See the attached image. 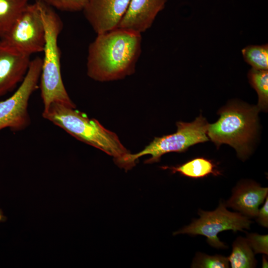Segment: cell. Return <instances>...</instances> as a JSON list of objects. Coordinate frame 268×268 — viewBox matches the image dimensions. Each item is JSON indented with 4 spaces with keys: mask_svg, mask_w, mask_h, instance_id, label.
Wrapping results in <instances>:
<instances>
[{
    "mask_svg": "<svg viewBox=\"0 0 268 268\" xmlns=\"http://www.w3.org/2000/svg\"><path fill=\"white\" fill-rule=\"evenodd\" d=\"M141 34L117 28L97 34L89 45L87 75L100 82L117 80L134 74L141 53Z\"/></svg>",
    "mask_w": 268,
    "mask_h": 268,
    "instance_id": "cell-1",
    "label": "cell"
},
{
    "mask_svg": "<svg viewBox=\"0 0 268 268\" xmlns=\"http://www.w3.org/2000/svg\"><path fill=\"white\" fill-rule=\"evenodd\" d=\"M42 117L76 139L112 156L119 167L127 170V159L131 153L118 135L105 129L97 120L63 104L54 103L43 110Z\"/></svg>",
    "mask_w": 268,
    "mask_h": 268,
    "instance_id": "cell-2",
    "label": "cell"
},
{
    "mask_svg": "<svg viewBox=\"0 0 268 268\" xmlns=\"http://www.w3.org/2000/svg\"><path fill=\"white\" fill-rule=\"evenodd\" d=\"M37 1L45 29L44 57L39 81L43 110L54 103L76 108L64 86L61 74V52L58 40L63 29V22L53 7L42 0Z\"/></svg>",
    "mask_w": 268,
    "mask_h": 268,
    "instance_id": "cell-3",
    "label": "cell"
},
{
    "mask_svg": "<svg viewBox=\"0 0 268 268\" xmlns=\"http://www.w3.org/2000/svg\"><path fill=\"white\" fill-rule=\"evenodd\" d=\"M257 106L246 107L232 104L219 111L217 122L208 124L207 135L218 147L223 143L232 146L238 157L246 159L250 152L249 144L257 126Z\"/></svg>",
    "mask_w": 268,
    "mask_h": 268,
    "instance_id": "cell-4",
    "label": "cell"
},
{
    "mask_svg": "<svg viewBox=\"0 0 268 268\" xmlns=\"http://www.w3.org/2000/svg\"><path fill=\"white\" fill-rule=\"evenodd\" d=\"M208 124L201 114L193 122H177V130L175 133L155 137L141 151L135 154H129L127 159L128 169L133 167L138 158L142 156L151 155V157L144 163H153L158 162L164 154L171 152H184L192 145L208 141L207 130Z\"/></svg>",
    "mask_w": 268,
    "mask_h": 268,
    "instance_id": "cell-5",
    "label": "cell"
},
{
    "mask_svg": "<svg viewBox=\"0 0 268 268\" xmlns=\"http://www.w3.org/2000/svg\"><path fill=\"white\" fill-rule=\"evenodd\" d=\"M42 59L31 60L27 73L9 97L0 101V132L8 129L13 132L26 129L31 123L28 107L30 98L39 86Z\"/></svg>",
    "mask_w": 268,
    "mask_h": 268,
    "instance_id": "cell-6",
    "label": "cell"
},
{
    "mask_svg": "<svg viewBox=\"0 0 268 268\" xmlns=\"http://www.w3.org/2000/svg\"><path fill=\"white\" fill-rule=\"evenodd\" d=\"M199 219L194 220L190 225L174 233V235L187 234L201 235L206 237L207 242L216 248H226L227 246L220 241L217 234L225 230L243 231L249 229L252 221L248 217L239 212H231L226 209L224 203L220 202L213 211L200 209Z\"/></svg>",
    "mask_w": 268,
    "mask_h": 268,
    "instance_id": "cell-7",
    "label": "cell"
},
{
    "mask_svg": "<svg viewBox=\"0 0 268 268\" xmlns=\"http://www.w3.org/2000/svg\"><path fill=\"white\" fill-rule=\"evenodd\" d=\"M0 40L26 55L31 56L43 52L45 29L37 0L27 5L9 31Z\"/></svg>",
    "mask_w": 268,
    "mask_h": 268,
    "instance_id": "cell-8",
    "label": "cell"
},
{
    "mask_svg": "<svg viewBox=\"0 0 268 268\" xmlns=\"http://www.w3.org/2000/svg\"><path fill=\"white\" fill-rule=\"evenodd\" d=\"M131 0H88L83 9L86 19L98 34L118 27Z\"/></svg>",
    "mask_w": 268,
    "mask_h": 268,
    "instance_id": "cell-9",
    "label": "cell"
},
{
    "mask_svg": "<svg viewBox=\"0 0 268 268\" xmlns=\"http://www.w3.org/2000/svg\"><path fill=\"white\" fill-rule=\"evenodd\" d=\"M31 60V56L16 51L0 40V97L21 83Z\"/></svg>",
    "mask_w": 268,
    "mask_h": 268,
    "instance_id": "cell-10",
    "label": "cell"
},
{
    "mask_svg": "<svg viewBox=\"0 0 268 268\" xmlns=\"http://www.w3.org/2000/svg\"><path fill=\"white\" fill-rule=\"evenodd\" d=\"M167 0H131L117 28L139 33L148 29L158 14L165 7Z\"/></svg>",
    "mask_w": 268,
    "mask_h": 268,
    "instance_id": "cell-11",
    "label": "cell"
},
{
    "mask_svg": "<svg viewBox=\"0 0 268 268\" xmlns=\"http://www.w3.org/2000/svg\"><path fill=\"white\" fill-rule=\"evenodd\" d=\"M268 193L267 187L252 181H243L234 188L231 197L225 204L248 218L255 217Z\"/></svg>",
    "mask_w": 268,
    "mask_h": 268,
    "instance_id": "cell-12",
    "label": "cell"
},
{
    "mask_svg": "<svg viewBox=\"0 0 268 268\" xmlns=\"http://www.w3.org/2000/svg\"><path fill=\"white\" fill-rule=\"evenodd\" d=\"M163 169H169L172 173L177 172L183 176L194 179L202 178L209 175L218 176L221 173L212 160L197 157L177 166H162Z\"/></svg>",
    "mask_w": 268,
    "mask_h": 268,
    "instance_id": "cell-13",
    "label": "cell"
},
{
    "mask_svg": "<svg viewBox=\"0 0 268 268\" xmlns=\"http://www.w3.org/2000/svg\"><path fill=\"white\" fill-rule=\"evenodd\" d=\"M232 268H255V254L246 238L239 237L233 243L232 251L227 258Z\"/></svg>",
    "mask_w": 268,
    "mask_h": 268,
    "instance_id": "cell-14",
    "label": "cell"
},
{
    "mask_svg": "<svg viewBox=\"0 0 268 268\" xmlns=\"http://www.w3.org/2000/svg\"><path fill=\"white\" fill-rule=\"evenodd\" d=\"M28 4V0H0V38L9 31Z\"/></svg>",
    "mask_w": 268,
    "mask_h": 268,
    "instance_id": "cell-15",
    "label": "cell"
},
{
    "mask_svg": "<svg viewBox=\"0 0 268 268\" xmlns=\"http://www.w3.org/2000/svg\"><path fill=\"white\" fill-rule=\"evenodd\" d=\"M248 77L251 86L258 96V108L266 110L268 105V70H258L251 68Z\"/></svg>",
    "mask_w": 268,
    "mask_h": 268,
    "instance_id": "cell-16",
    "label": "cell"
},
{
    "mask_svg": "<svg viewBox=\"0 0 268 268\" xmlns=\"http://www.w3.org/2000/svg\"><path fill=\"white\" fill-rule=\"evenodd\" d=\"M242 54L245 61L252 68L258 70H268V45H249L244 48Z\"/></svg>",
    "mask_w": 268,
    "mask_h": 268,
    "instance_id": "cell-17",
    "label": "cell"
},
{
    "mask_svg": "<svg viewBox=\"0 0 268 268\" xmlns=\"http://www.w3.org/2000/svg\"><path fill=\"white\" fill-rule=\"evenodd\" d=\"M229 262L227 258L220 255L213 256L200 252L196 254L191 268H227Z\"/></svg>",
    "mask_w": 268,
    "mask_h": 268,
    "instance_id": "cell-18",
    "label": "cell"
},
{
    "mask_svg": "<svg viewBox=\"0 0 268 268\" xmlns=\"http://www.w3.org/2000/svg\"><path fill=\"white\" fill-rule=\"evenodd\" d=\"M53 8L61 11L76 12L82 11L88 0H42Z\"/></svg>",
    "mask_w": 268,
    "mask_h": 268,
    "instance_id": "cell-19",
    "label": "cell"
},
{
    "mask_svg": "<svg viewBox=\"0 0 268 268\" xmlns=\"http://www.w3.org/2000/svg\"><path fill=\"white\" fill-rule=\"evenodd\" d=\"M255 254H268V235L250 233L246 238Z\"/></svg>",
    "mask_w": 268,
    "mask_h": 268,
    "instance_id": "cell-20",
    "label": "cell"
},
{
    "mask_svg": "<svg viewBox=\"0 0 268 268\" xmlns=\"http://www.w3.org/2000/svg\"><path fill=\"white\" fill-rule=\"evenodd\" d=\"M257 221L261 226L268 227V197H266L263 206L258 210L257 214Z\"/></svg>",
    "mask_w": 268,
    "mask_h": 268,
    "instance_id": "cell-21",
    "label": "cell"
},
{
    "mask_svg": "<svg viewBox=\"0 0 268 268\" xmlns=\"http://www.w3.org/2000/svg\"><path fill=\"white\" fill-rule=\"evenodd\" d=\"M268 263L267 261V258L265 255L263 256L262 260V268H268Z\"/></svg>",
    "mask_w": 268,
    "mask_h": 268,
    "instance_id": "cell-22",
    "label": "cell"
}]
</instances>
